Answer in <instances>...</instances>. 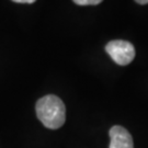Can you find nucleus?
Instances as JSON below:
<instances>
[{
	"mask_svg": "<svg viewBox=\"0 0 148 148\" xmlns=\"http://www.w3.org/2000/svg\"><path fill=\"white\" fill-rule=\"evenodd\" d=\"M110 147L109 148H134L133 137L126 128L115 125L110 128Z\"/></svg>",
	"mask_w": 148,
	"mask_h": 148,
	"instance_id": "obj_3",
	"label": "nucleus"
},
{
	"mask_svg": "<svg viewBox=\"0 0 148 148\" xmlns=\"http://www.w3.org/2000/svg\"><path fill=\"white\" fill-rule=\"evenodd\" d=\"M106 52L120 66H126L132 63L135 57L134 45L123 40H114L109 42L106 45Z\"/></svg>",
	"mask_w": 148,
	"mask_h": 148,
	"instance_id": "obj_2",
	"label": "nucleus"
},
{
	"mask_svg": "<svg viewBox=\"0 0 148 148\" xmlns=\"http://www.w3.org/2000/svg\"><path fill=\"white\" fill-rule=\"evenodd\" d=\"M13 2H16V3H33L35 2L36 0H12Z\"/></svg>",
	"mask_w": 148,
	"mask_h": 148,
	"instance_id": "obj_5",
	"label": "nucleus"
},
{
	"mask_svg": "<svg viewBox=\"0 0 148 148\" xmlns=\"http://www.w3.org/2000/svg\"><path fill=\"white\" fill-rule=\"evenodd\" d=\"M35 110L37 119L49 130H57L65 123L66 108L57 95H47L41 98L36 102Z\"/></svg>",
	"mask_w": 148,
	"mask_h": 148,
	"instance_id": "obj_1",
	"label": "nucleus"
},
{
	"mask_svg": "<svg viewBox=\"0 0 148 148\" xmlns=\"http://www.w3.org/2000/svg\"><path fill=\"white\" fill-rule=\"evenodd\" d=\"M78 5H95L101 3L103 0H73Z\"/></svg>",
	"mask_w": 148,
	"mask_h": 148,
	"instance_id": "obj_4",
	"label": "nucleus"
},
{
	"mask_svg": "<svg viewBox=\"0 0 148 148\" xmlns=\"http://www.w3.org/2000/svg\"><path fill=\"white\" fill-rule=\"evenodd\" d=\"M135 1L139 5H147L148 3V0H135Z\"/></svg>",
	"mask_w": 148,
	"mask_h": 148,
	"instance_id": "obj_6",
	"label": "nucleus"
}]
</instances>
